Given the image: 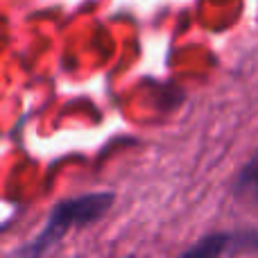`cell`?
Instances as JSON below:
<instances>
[{
	"label": "cell",
	"mask_w": 258,
	"mask_h": 258,
	"mask_svg": "<svg viewBox=\"0 0 258 258\" xmlns=\"http://www.w3.org/2000/svg\"><path fill=\"white\" fill-rule=\"evenodd\" d=\"M113 204V192H91V195H80L73 200H63L52 206L48 213L45 227L41 233L30 242V245L21 247L16 256H39L52 249L71 229L89 227V224L98 222Z\"/></svg>",
	"instance_id": "6da1fadb"
},
{
	"label": "cell",
	"mask_w": 258,
	"mask_h": 258,
	"mask_svg": "<svg viewBox=\"0 0 258 258\" xmlns=\"http://www.w3.org/2000/svg\"><path fill=\"white\" fill-rule=\"evenodd\" d=\"M258 251V233H218L206 236L186 256H218V254H233V251Z\"/></svg>",
	"instance_id": "7a4b0ae2"
},
{
	"label": "cell",
	"mask_w": 258,
	"mask_h": 258,
	"mask_svg": "<svg viewBox=\"0 0 258 258\" xmlns=\"http://www.w3.org/2000/svg\"><path fill=\"white\" fill-rule=\"evenodd\" d=\"M233 195L245 206H258V147L249 156V161L242 165L233 186Z\"/></svg>",
	"instance_id": "3957f363"
}]
</instances>
